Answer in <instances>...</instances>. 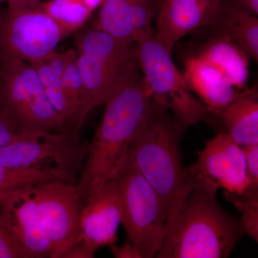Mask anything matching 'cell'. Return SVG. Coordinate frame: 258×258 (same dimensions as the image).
Masks as SVG:
<instances>
[{
	"mask_svg": "<svg viewBox=\"0 0 258 258\" xmlns=\"http://www.w3.org/2000/svg\"><path fill=\"white\" fill-rule=\"evenodd\" d=\"M152 102V94L139 71L105 103L103 118L89 142L76 184L83 203L116 174Z\"/></svg>",
	"mask_w": 258,
	"mask_h": 258,
	"instance_id": "1",
	"label": "cell"
},
{
	"mask_svg": "<svg viewBox=\"0 0 258 258\" xmlns=\"http://www.w3.org/2000/svg\"><path fill=\"white\" fill-rule=\"evenodd\" d=\"M166 224L158 258H226L245 235L240 219L222 208L217 188L201 176Z\"/></svg>",
	"mask_w": 258,
	"mask_h": 258,
	"instance_id": "2",
	"label": "cell"
},
{
	"mask_svg": "<svg viewBox=\"0 0 258 258\" xmlns=\"http://www.w3.org/2000/svg\"><path fill=\"white\" fill-rule=\"evenodd\" d=\"M185 129L164 106L153 101L149 113L129 147L139 170L160 197L166 224L196 184L185 167L181 140Z\"/></svg>",
	"mask_w": 258,
	"mask_h": 258,
	"instance_id": "3",
	"label": "cell"
},
{
	"mask_svg": "<svg viewBox=\"0 0 258 258\" xmlns=\"http://www.w3.org/2000/svg\"><path fill=\"white\" fill-rule=\"evenodd\" d=\"M73 35L89 114L104 105L140 68L134 43L120 41L90 21Z\"/></svg>",
	"mask_w": 258,
	"mask_h": 258,
	"instance_id": "4",
	"label": "cell"
},
{
	"mask_svg": "<svg viewBox=\"0 0 258 258\" xmlns=\"http://www.w3.org/2000/svg\"><path fill=\"white\" fill-rule=\"evenodd\" d=\"M120 224L141 258L156 257L166 233V213L157 191L139 170L130 151L113 176Z\"/></svg>",
	"mask_w": 258,
	"mask_h": 258,
	"instance_id": "5",
	"label": "cell"
},
{
	"mask_svg": "<svg viewBox=\"0 0 258 258\" xmlns=\"http://www.w3.org/2000/svg\"><path fill=\"white\" fill-rule=\"evenodd\" d=\"M134 46L153 101L171 112L185 130L206 120L208 108L190 91L184 74L174 64L171 53L158 41L154 30L137 37Z\"/></svg>",
	"mask_w": 258,
	"mask_h": 258,
	"instance_id": "6",
	"label": "cell"
},
{
	"mask_svg": "<svg viewBox=\"0 0 258 258\" xmlns=\"http://www.w3.org/2000/svg\"><path fill=\"white\" fill-rule=\"evenodd\" d=\"M0 108L23 133L69 134L36 71L25 61L0 58Z\"/></svg>",
	"mask_w": 258,
	"mask_h": 258,
	"instance_id": "7",
	"label": "cell"
},
{
	"mask_svg": "<svg viewBox=\"0 0 258 258\" xmlns=\"http://www.w3.org/2000/svg\"><path fill=\"white\" fill-rule=\"evenodd\" d=\"M89 142L66 133H25L0 147V165L50 171L61 181L76 184Z\"/></svg>",
	"mask_w": 258,
	"mask_h": 258,
	"instance_id": "8",
	"label": "cell"
},
{
	"mask_svg": "<svg viewBox=\"0 0 258 258\" xmlns=\"http://www.w3.org/2000/svg\"><path fill=\"white\" fill-rule=\"evenodd\" d=\"M40 3L8 4L2 28L0 58L34 63L55 52L70 36L44 11Z\"/></svg>",
	"mask_w": 258,
	"mask_h": 258,
	"instance_id": "9",
	"label": "cell"
},
{
	"mask_svg": "<svg viewBox=\"0 0 258 258\" xmlns=\"http://www.w3.org/2000/svg\"><path fill=\"white\" fill-rule=\"evenodd\" d=\"M32 189L53 247L52 258H60L82 240V199L76 185L60 180L34 185Z\"/></svg>",
	"mask_w": 258,
	"mask_h": 258,
	"instance_id": "10",
	"label": "cell"
},
{
	"mask_svg": "<svg viewBox=\"0 0 258 258\" xmlns=\"http://www.w3.org/2000/svg\"><path fill=\"white\" fill-rule=\"evenodd\" d=\"M32 186L0 195V215L30 258H52L53 247Z\"/></svg>",
	"mask_w": 258,
	"mask_h": 258,
	"instance_id": "11",
	"label": "cell"
},
{
	"mask_svg": "<svg viewBox=\"0 0 258 258\" xmlns=\"http://www.w3.org/2000/svg\"><path fill=\"white\" fill-rule=\"evenodd\" d=\"M188 169L193 175L201 176L227 192L240 194L247 184V161L243 147L222 132L209 141L199 153L196 162Z\"/></svg>",
	"mask_w": 258,
	"mask_h": 258,
	"instance_id": "12",
	"label": "cell"
},
{
	"mask_svg": "<svg viewBox=\"0 0 258 258\" xmlns=\"http://www.w3.org/2000/svg\"><path fill=\"white\" fill-rule=\"evenodd\" d=\"M225 0H164L157 13L158 41L172 53L185 35L216 21Z\"/></svg>",
	"mask_w": 258,
	"mask_h": 258,
	"instance_id": "13",
	"label": "cell"
},
{
	"mask_svg": "<svg viewBox=\"0 0 258 258\" xmlns=\"http://www.w3.org/2000/svg\"><path fill=\"white\" fill-rule=\"evenodd\" d=\"M120 224L119 201L113 177L83 203L81 214L83 243L93 253L102 247L115 244Z\"/></svg>",
	"mask_w": 258,
	"mask_h": 258,
	"instance_id": "14",
	"label": "cell"
},
{
	"mask_svg": "<svg viewBox=\"0 0 258 258\" xmlns=\"http://www.w3.org/2000/svg\"><path fill=\"white\" fill-rule=\"evenodd\" d=\"M157 13L155 0H106L91 23L120 41L134 43L140 35L154 31Z\"/></svg>",
	"mask_w": 258,
	"mask_h": 258,
	"instance_id": "15",
	"label": "cell"
},
{
	"mask_svg": "<svg viewBox=\"0 0 258 258\" xmlns=\"http://www.w3.org/2000/svg\"><path fill=\"white\" fill-rule=\"evenodd\" d=\"M182 73L188 87L209 113L216 115L240 93L220 70L199 57L188 55Z\"/></svg>",
	"mask_w": 258,
	"mask_h": 258,
	"instance_id": "16",
	"label": "cell"
},
{
	"mask_svg": "<svg viewBox=\"0 0 258 258\" xmlns=\"http://www.w3.org/2000/svg\"><path fill=\"white\" fill-rule=\"evenodd\" d=\"M189 55L220 70L238 91L247 88L250 57L229 37L216 32Z\"/></svg>",
	"mask_w": 258,
	"mask_h": 258,
	"instance_id": "17",
	"label": "cell"
},
{
	"mask_svg": "<svg viewBox=\"0 0 258 258\" xmlns=\"http://www.w3.org/2000/svg\"><path fill=\"white\" fill-rule=\"evenodd\" d=\"M69 54V50L60 52L55 51L42 60L31 64L38 74L51 104L63 119L68 132L74 137H80L81 128L77 113L62 83V72Z\"/></svg>",
	"mask_w": 258,
	"mask_h": 258,
	"instance_id": "18",
	"label": "cell"
},
{
	"mask_svg": "<svg viewBox=\"0 0 258 258\" xmlns=\"http://www.w3.org/2000/svg\"><path fill=\"white\" fill-rule=\"evenodd\" d=\"M222 132L233 142L245 147L258 144V94L254 86L246 88L216 115Z\"/></svg>",
	"mask_w": 258,
	"mask_h": 258,
	"instance_id": "19",
	"label": "cell"
},
{
	"mask_svg": "<svg viewBox=\"0 0 258 258\" xmlns=\"http://www.w3.org/2000/svg\"><path fill=\"white\" fill-rule=\"evenodd\" d=\"M240 5L224 3L212 28L239 45L252 60L258 61V19Z\"/></svg>",
	"mask_w": 258,
	"mask_h": 258,
	"instance_id": "20",
	"label": "cell"
},
{
	"mask_svg": "<svg viewBox=\"0 0 258 258\" xmlns=\"http://www.w3.org/2000/svg\"><path fill=\"white\" fill-rule=\"evenodd\" d=\"M40 5L70 35L86 25L93 15L82 0H47Z\"/></svg>",
	"mask_w": 258,
	"mask_h": 258,
	"instance_id": "21",
	"label": "cell"
},
{
	"mask_svg": "<svg viewBox=\"0 0 258 258\" xmlns=\"http://www.w3.org/2000/svg\"><path fill=\"white\" fill-rule=\"evenodd\" d=\"M62 79L64 91L77 113L80 128H82L88 114L86 111V93L82 75L74 48L69 49V57L64 64Z\"/></svg>",
	"mask_w": 258,
	"mask_h": 258,
	"instance_id": "22",
	"label": "cell"
},
{
	"mask_svg": "<svg viewBox=\"0 0 258 258\" xmlns=\"http://www.w3.org/2000/svg\"><path fill=\"white\" fill-rule=\"evenodd\" d=\"M61 180L53 173L41 169H17L0 165V195L10 190Z\"/></svg>",
	"mask_w": 258,
	"mask_h": 258,
	"instance_id": "23",
	"label": "cell"
},
{
	"mask_svg": "<svg viewBox=\"0 0 258 258\" xmlns=\"http://www.w3.org/2000/svg\"><path fill=\"white\" fill-rule=\"evenodd\" d=\"M226 199L235 205L242 212L240 219L244 233L248 234L257 242L258 238V200H247L235 194L225 191Z\"/></svg>",
	"mask_w": 258,
	"mask_h": 258,
	"instance_id": "24",
	"label": "cell"
},
{
	"mask_svg": "<svg viewBox=\"0 0 258 258\" xmlns=\"http://www.w3.org/2000/svg\"><path fill=\"white\" fill-rule=\"evenodd\" d=\"M243 149L247 161V184L237 195L248 200H258V144Z\"/></svg>",
	"mask_w": 258,
	"mask_h": 258,
	"instance_id": "25",
	"label": "cell"
},
{
	"mask_svg": "<svg viewBox=\"0 0 258 258\" xmlns=\"http://www.w3.org/2000/svg\"><path fill=\"white\" fill-rule=\"evenodd\" d=\"M0 258H30L0 215Z\"/></svg>",
	"mask_w": 258,
	"mask_h": 258,
	"instance_id": "26",
	"label": "cell"
},
{
	"mask_svg": "<svg viewBox=\"0 0 258 258\" xmlns=\"http://www.w3.org/2000/svg\"><path fill=\"white\" fill-rule=\"evenodd\" d=\"M24 134L25 133L0 108V147L14 142Z\"/></svg>",
	"mask_w": 258,
	"mask_h": 258,
	"instance_id": "27",
	"label": "cell"
},
{
	"mask_svg": "<svg viewBox=\"0 0 258 258\" xmlns=\"http://www.w3.org/2000/svg\"><path fill=\"white\" fill-rule=\"evenodd\" d=\"M94 254L81 240L71 246L63 252L60 258H92Z\"/></svg>",
	"mask_w": 258,
	"mask_h": 258,
	"instance_id": "28",
	"label": "cell"
},
{
	"mask_svg": "<svg viewBox=\"0 0 258 258\" xmlns=\"http://www.w3.org/2000/svg\"><path fill=\"white\" fill-rule=\"evenodd\" d=\"M110 247L115 257L141 258L137 249L128 240H127L122 246H117L115 243L111 244Z\"/></svg>",
	"mask_w": 258,
	"mask_h": 258,
	"instance_id": "29",
	"label": "cell"
},
{
	"mask_svg": "<svg viewBox=\"0 0 258 258\" xmlns=\"http://www.w3.org/2000/svg\"><path fill=\"white\" fill-rule=\"evenodd\" d=\"M235 3L243 7L255 15L258 14V0H235Z\"/></svg>",
	"mask_w": 258,
	"mask_h": 258,
	"instance_id": "30",
	"label": "cell"
},
{
	"mask_svg": "<svg viewBox=\"0 0 258 258\" xmlns=\"http://www.w3.org/2000/svg\"><path fill=\"white\" fill-rule=\"evenodd\" d=\"M85 5L89 8L93 13L98 10L106 0H82Z\"/></svg>",
	"mask_w": 258,
	"mask_h": 258,
	"instance_id": "31",
	"label": "cell"
},
{
	"mask_svg": "<svg viewBox=\"0 0 258 258\" xmlns=\"http://www.w3.org/2000/svg\"><path fill=\"white\" fill-rule=\"evenodd\" d=\"M42 0H0V3H7L8 4L9 3H40Z\"/></svg>",
	"mask_w": 258,
	"mask_h": 258,
	"instance_id": "32",
	"label": "cell"
},
{
	"mask_svg": "<svg viewBox=\"0 0 258 258\" xmlns=\"http://www.w3.org/2000/svg\"><path fill=\"white\" fill-rule=\"evenodd\" d=\"M1 4V3H0ZM5 10L6 8H3L0 5V54H1V44H2V28H3V20H4Z\"/></svg>",
	"mask_w": 258,
	"mask_h": 258,
	"instance_id": "33",
	"label": "cell"
},
{
	"mask_svg": "<svg viewBox=\"0 0 258 258\" xmlns=\"http://www.w3.org/2000/svg\"><path fill=\"white\" fill-rule=\"evenodd\" d=\"M155 1H156V4H157V10H158V8H159V6H160V5H161V3H162L163 2H164V0H155Z\"/></svg>",
	"mask_w": 258,
	"mask_h": 258,
	"instance_id": "34",
	"label": "cell"
}]
</instances>
